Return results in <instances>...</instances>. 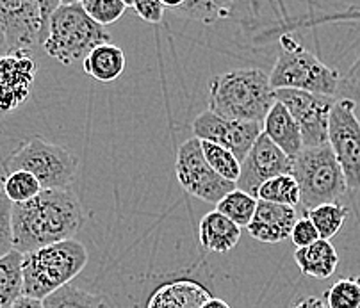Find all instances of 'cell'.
Segmentation results:
<instances>
[{"instance_id":"cell-26","label":"cell","mask_w":360,"mask_h":308,"mask_svg":"<svg viewBox=\"0 0 360 308\" xmlns=\"http://www.w3.org/2000/svg\"><path fill=\"white\" fill-rule=\"evenodd\" d=\"M43 304L45 308H109L102 296L79 289L72 283L45 297Z\"/></svg>"},{"instance_id":"cell-30","label":"cell","mask_w":360,"mask_h":308,"mask_svg":"<svg viewBox=\"0 0 360 308\" xmlns=\"http://www.w3.org/2000/svg\"><path fill=\"white\" fill-rule=\"evenodd\" d=\"M81 6L86 15L102 27L118 22L129 9L125 0H82Z\"/></svg>"},{"instance_id":"cell-20","label":"cell","mask_w":360,"mask_h":308,"mask_svg":"<svg viewBox=\"0 0 360 308\" xmlns=\"http://www.w3.org/2000/svg\"><path fill=\"white\" fill-rule=\"evenodd\" d=\"M82 70L98 82H112L125 70V53L112 43L100 45L82 61Z\"/></svg>"},{"instance_id":"cell-12","label":"cell","mask_w":360,"mask_h":308,"mask_svg":"<svg viewBox=\"0 0 360 308\" xmlns=\"http://www.w3.org/2000/svg\"><path fill=\"white\" fill-rule=\"evenodd\" d=\"M193 134L198 141H209L229 150L239 162L245 160L257 137L262 134L261 123L232 122L216 116L211 110H203L193 122Z\"/></svg>"},{"instance_id":"cell-37","label":"cell","mask_w":360,"mask_h":308,"mask_svg":"<svg viewBox=\"0 0 360 308\" xmlns=\"http://www.w3.org/2000/svg\"><path fill=\"white\" fill-rule=\"evenodd\" d=\"M202 308H230V304L226 303L225 300H221V297L212 296V297H209V300L202 304Z\"/></svg>"},{"instance_id":"cell-2","label":"cell","mask_w":360,"mask_h":308,"mask_svg":"<svg viewBox=\"0 0 360 308\" xmlns=\"http://www.w3.org/2000/svg\"><path fill=\"white\" fill-rule=\"evenodd\" d=\"M207 102L209 110L219 118L262 125L275 103V91L262 70H230L209 82Z\"/></svg>"},{"instance_id":"cell-28","label":"cell","mask_w":360,"mask_h":308,"mask_svg":"<svg viewBox=\"0 0 360 308\" xmlns=\"http://www.w3.org/2000/svg\"><path fill=\"white\" fill-rule=\"evenodd\" d=\"M200 145H202L203 157H205L207 164L221 179L232 184L238 182L239 175H241V162L229 150L209 141H200Z\"/></svg>"},{"instance_id":"cell-40","label":"cell","mask_w":360,"mask_h":308,"mask_svg":"<svg viewBox=\"0 0 360 308\" xmlns=\"http://www.w3.org/2000/svg\"><path fill=\"white\" fill-rule=\"evenodd\" d=\"M0 118H4V115H2V113H0Z\"/></svg>"},{"instance_id":"cell-39","label":"cell","mask_w":360,"mask_h":308,"mask_svg":"<svg viewBox=\"0 0 360 308\" xmlns=\"http://www.w3.org/2000/svg\"><path fill=\"white\" fill-rule=\"evenodd\" d=\"M6 49V38H4V32H2V29H0V50Z\"/></svg>"},{"instance_id":"cell-15","label":"cell","mask_w":360,"mask_h":308,"mask_svg":"<svg viewBox=\"0 0 360 308\" xmlns=\"http://www.w3.org/2000/svg\"><path fill=\"white\" fill-rule=\"evenodd\" d=\"M295 223L296 209L259 200L255 216L246 229H248L250 237L259 243L276 244L291 237Z\"/></svg>"},{"instance_id":"cell-36","label":"cell","mask_w":360,"mask_h":308,"mask_svg":"<svg viewBox=\"0 0 360 308\" xmlns=\"http://www.w3.org/2000/svg\"><path fill=\"white\" fill-rule=\"evenodd\" d=\"M11 308H45V304H43V301L34 300V297L22 296L20 300L15 301Z\"/></svg>"},{"instance_id":"cell-17","label":"cell","mask_w":360,"mask_h":308,"mask_svg":"<svg viewBox=\"0 0 360 308\" xmlns=\"http://www.w3.org/2000/svg\"><path fill=\"white\" fill-rule=\"evenodd\" d=\"M262 134L291 159L298 157V153L303 150L302 132H300L295 118L276 100L271 109H269L264 123H262Z\"/></svg>"},{"instance_id":"cell-34","label":"cell","mask_w":360,"mask_h":308,"mask_svg":"<svg viewBox=\"0 0 360 308\" xmlns=\"http://www.w3.org/2000/svg\"><path fill=\"white\" fill-rule=\"evenodd\" d=\"M132 9L138 13L141 20L148 23H161L165 18V2L161 0H138L132 4Z\"/></svg>"},{"instance_id":"cell-3","label":"cell","mask_w":360,"mask_h":308,"mask_svg":"<svg viewBox=\"0 0 360 308\" xmlns=\"http://www.w3.org/2000/svg\"><path fill=\"white\" fill-rule=\"evenodd\" d=\"M88 264V251L77 239L50 244L22 257L23 296L43 301L68 285Z\"/></svg>"},{"instance_id":"cell-6","label":"cell","mask_w":360,"mask_h":308,"mask_svg":"<svg viewBox=\"0 0 360 308\" xmlns=\"http://www.w3.org/2000/svg\"><path fill=\"white\" fill-rule=\"evenodd\" d=\"M300 187V205L307 210L325 203H339L348 191L346 179L328 145L303 148L292 159V172Z\"/></svg>"},{"instance_id":"cell-27","label":"cell","mask_w":360,"mask_h":308,"mask_svg":"<svg viewBox=\"0 0 360 308\" xmlns=\"http://www.w3.org/2000/svg\"><path fill=\"white\" fill-rule=\"evenodd\" d=\"M41 191L43 189L38 180H36V177H32L27 172H22V169L8 173L4 177V180H2V193L6 194V198L13 205L31 202Z\"/></svg>"},{"instance_id":"cell-24","label":"cell","mask_w":360,"mask_h":308,"mask_svg":"<svg viewBox=\"0 0 360 308\" xmlns=\"http://www.w3.org/2000/svg\"><path fill=\"white\" fill-rule=\"evenodd\" d=\"M305 216L316 226L319 239L330 240L333 236H338L341 232L346 217H348V209L341 203H325V205L307 210Z\"/></svg>"},{"instance_id":"cell-18","label":"cell","mask_w":360,"mask_h":308,"mask_svg":"<svg viewBox=\"0 0 360 308\" xmlns=\"http://www.w3.org/2000/svg\"><path fill=\"white\" fill-rule=\"evenodd\" d=\"M198 239L203 250L212 251V253H229L238 246L241 239V229L221 212L212 210L200 221Z\"/></svg>"},{"instance_id":"cell-10","label":"cell","mask_w":360,"mask_h":308,"mask_svg":"<svg viewBox=\"0 0 360 308\" xmlns=\"http://www.w3.org/2000/svg\"><path fill=\"white\" fill-rule=\"evenodd\" d=\"M176 180L188 194L202 202L218 205L226 194L236 189V184L221 179L203 157L202 145L191 137L179 146L175 162Z\"/></svg>"},{"instance_id":"cell-19","label":"cell","mask_w":360,"mask_h":308,"mask_svg":"<svg viewBox=\"0 0 360 308\" xmlns=\"http://www.w3.org/2000/svg\"><path fill=\"white\" fill-rule=\"evenodd\" d=\"M295 262L305 276L326 280L338 271L339 255L330 240L319 239L311 246L296 250Z\"/></svg>"},{"instance_id":"cell-8","label":"cell","mask_w":360,"mask_h":308,"mask_svg":"<svg viewBox=\"0 0 360 308\" xmlns=\"http://www.w3.org/2000/svg\"><path fill=\"white\" fill-rule=\"evenodd\" d=\"M11 172H27L39 182L41 189H68L75 179L79 159L63 146L43 137H31L6 162Z\"/></svg>"},{"instance_id":"cell-5","label":"cell","mask_w":360,"mask_h":308,"mask_svg":"<svg viewBox=\"0 0 360 308\" xmlns=\"http://www.w3.org/2000/svg\"><path fill=\"white\" fill-rule=\"evenodd\" d=\"M111 43L108 29L93 22L81 2H59L50 18L49 38L43 50L61 65L84 61L96 46Z\"/></svg>"},{"instance_id":"cell-25","label":"cell","mask_w":360,"mask_h":308,"mask_svg":"<svg viewBox=\"0 0 360 308\" xmlns=\"http://www.w3.org/2000/svg\"><path fill=\"white\" fill-rule=\"evenodd\" d=\"M257 200L295 209L296 205H300V187L292 175L275 177V179L268 180L259 187Z\"/></svg>"},{"instance_id":"cell-22","label":"cell","mask_w":360,"mask_h":308,"mask_svg":"<svg viewBox=\"0 0 360 308\" xmlns=\"http://www.w3.org/2000/svg\"><path fill=\"white\" fill-rule=\"evenodd\" d=\"M22 257L13 250L0 259V308H11L23 296Z\"/></svg>"},{"instance_id":"cell-1","label":"cell","mask_w":360,"mask_h":308,"mask_svg":"<svg viewBox=\"0 0 360 308\" xmlns=\"http://www.w3.org/2000/svg\"><path fill=\"white\" fill-rule=\"evenodd\" d=\"M84 223L81 200L70 189H43L31 202L11 210L13 248L25 255L75 237Z\"/></svg>"},{"instance_id":"cell-4","label":"cell","mask_w":360,"mask_h":308,"mask_svg":"<svg viewBox=\"0 0 360 308\" xmlns=\"http://www.w3.org/2000/svg\"><path fill=\"white\" fill-rule=\"evenodd\" d=\"M280 53L269 73L273 91L295 89L323 96H338L341 79L338 70L326 66L295 36L280 34Z\"/></svg>"},{"instance_id":"cell-29","label":"cell","mask_w":360,"mask_h":308,"mask_svg":"<svg viewBox=\"0 0 360 308\" xmlns=\"http://www.w3.org/2000/svg\"><path fill=\"white\" fill-rule=\"evenodd\" d=\"M328 308H360V278H341L325 294Z\"/></svg>"},{"instance_id":"cell-7","label":"cell","mask_w":360,"mask_h":308,"mask_svg":"<svg viewBox=\"0 0 360 308\" xmlns=\"http://www.w3.org/2000/svg\"><path fill=\"white\" fill-rule=\"evenodd\" d=\"M58 0H0V29L6 52H29L45 45Z\"/></svg>"},{"instance_id":"cell-32","label":"cell","mask_w":360,"mask_h":308,"mask_svg":"<svg viewBox=\"0 0 360 308\" xmlns=\"http://www.w3.org/2000/svg\"><path fill=\"white\" fill-rule=\"evenodd\" d=\"M13 203L0 191V259L11 253L13 248V226H11Z\"/></svg>"},{"instance_id":"cell-23","label":"cell","mask_w":360,"mask_h":308,"mask_svg":"<svg viewBox=\"0 0 360 308\" xmlns=\"http://www.w3.org/2000/svg\"><path fill=\"white\" fill-rule=\"evenodd\" d=\"M257 203H259V200L255 196L236 187L232 193L226 194L225 198L216 205V210L221 212L225 217H229L239 229H246L252 223L253 216H255Z\"/></svg>"},{"instance_id":"cell-21","label":"cell","mask_w":360,"mask_h":308,"mask_svg":"<svg viewBox=\"0 0 360 308\" xmlns=\"http://www.w3.org/2000/svg\"><path fill=\"white\" fill-rule=\"evenodd\" d=\"M335 22H360V6H352V8L345 9V11L332 13V15H319L314 18H303L298 22H289L288 29H295V27H316L323 25V23H335ZM360 88V58L356 59L355 65L349 68L346 77L341 79V86H339V98H348L353 91Z\"/></svg>"},{"instance_id":"cell-31","label":"cell","mask_w":360,"mask_h":308,"mask_svg":"<svg viewBox=\"0 0 360 308\" xmlns=\"http://www.w3.org/2000/svg\"><path fill=\"white\" fill-rule=\"evenodd\" d=\"M179 9L189 18L200 20L203 23H212L214 20L229 15L226 13L229 6L218 4V2H182Z\"/></svg>"},{"instance_id":"cell-13","label":"cell","mask_w":360,"mask_h":308,"mask_svg":"<svg viewBox=\"0 0 360 308\" xmlns=\"http://www.w3.org/2000/svg\"><path fill=\"white\" fill-rule=\"evenodd\" d=\"M291 157L285 155L264 134H261L241 162V175L236 182V187L257 198V191L262 184L275 177L291 175Z\"/></svg>"},{"instance_id":"cell-33","label":"cell","mask_w":360,"mask_h":308,"mask_svg":"<svg viewBox=\"0 0 360 308\" xmlns=\"http://www.w3.org/2000/svg\"><path fill=\"white\" fill-rule=\"evenodd\" d=\"M291 240L296 246V250L311 246V244H314L316 240H319L318 230H316V226L312 225V221L309 219V217L303 216L300 217V219H296L291 232Z\"/></svg>"},{"instance_id":"cell-16","label":"cell","mask_w":360,"mask_h":308,"mask_svg":"<svg viewBox=\"0 0 360 308\" xmlns=\"http://www.w3.org/2000/svg\"><path fill=\"white\" fill-rule=\"evenodd\" d=\"M212 297L209 287L191 278H179L153 290L146 308H202Z\"/></svg>"},{"instance_id":"cell-35","label":"cell","mask_w":360,"mask_h":308,"mask_svg":"<svg viewBox=\"0 0 360 308\" xmlns=\"http://www.w3.org/2000/svg\"><path fill=\"white\" fill-rule=\"evenodd\" d=\"M291 308H328L323 301V297H316V296H307L302 297L300 301H296Z\"/></svg>"},{"instance_id":"cell-9","label":"cell","mask_w":360,"mask_h":308,"mask_svg":"<svg viewBox=\"0 0 360 308\" xmlns=\"http://www.w3.org/2000/svg\"><path fill=\"white\" fill-rule=\"evenodd\" d=\"M328 146L338 159L352 194L360 191V122L355 102L335 98L328 122Z\"/></svg>"},{"instance_id":"cell-11","label":"cell","mask_w":360,"mask_h":308,"mask_svg":"<svg viewBox=\"0 0 360 308\" xmlns=\"http://www.w3.org/2000/svg\"><path fill=\"white\" fill-rule=\"evenodd\" d=\"M275 100L291 113L302 132L303 148H318L328 145L330 113L335 103L333 96L314 95V93L278 89Z\"/></svg>"},{"instance_id":"cell-14","label":"cell","mask_w":360,"mask_h":308,"mask_svg":"<svg viewBox=\"0 0 360 308\" xmlns=\"http://www.w3.org/2000/svg\"><path fill=\"white\" fill-rule=\"evenodd\" d=\"M36 65L29 52H4L0 56V113L8 115L29 100L36 80Z\"/></svg>"},{"instance_id":"cell-38","label":"cell","mask_w":360,"mask_h":308,"mask_svg":"<svg viewBox=\"0 0 360 308\" xmlns=\"http://www.w3.org/2000/svg\"><path fill=\"white\" fill-rule=\"evenodd\" d=\"M348 100H353V102H355V103H356V100H360V88H359V89H356V91H353V93H352V95H349V96H348Z\"/></svg>"}]
</instances>
